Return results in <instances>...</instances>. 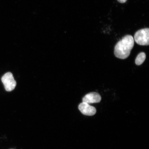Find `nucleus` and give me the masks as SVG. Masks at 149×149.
Here are the masks:
<instances>
[{
	"label": "nucleus",
	"instance_id": "423d86ee",
	"mask_svg": "<svg viewBox=\"0 0 149 149\" xmlns=\"http://www.w3.org/2000/svg\"><path fill=\"white\" fill-rule=\"evenodd\" d=\"M146 58V54L144 52H141L137 56L135 59V64L137 65H140L144 62Z\"/></svg>",
	"mask_w": 149,
	"mask_h": 149
},
{
	"label": "nucleus",
	"instance_id": "7ed1b4c3",
	"mask_svg": "<svg viewBox=\"0 0 149 149\" xmlns=\"http://www.w3.org/2000/svg\"><path fill=\"white\" fill-rule=\"evenodd\" d=\"M1 81L4 85L5 90L7 92L13 90L16 86V81L13 74L10 72H9L5 74L2 77Z\"/></svg>",
	"mask_w": 149,
	"mask_h": 149
},
{
	"label": "nucleus",
	"instance_id": "6e6552de",
	"mask_svg": "<svg viewBox=\"0 0 149 149\" xmlns=\"http://www.w3.org/2000/svg\"></svg>",
	"mask_w": 149,
	"mask_h": 149
},
{
	"label": "nucleus",
	"instance_id": "f257e3e1",
	"mask_svg": "<svg viewBox=\"0 0 149 149\" xmlns=\"http://www.w3.org/2000/svg\"><path fill=\"white\" fill-rule=\"evenodd\" d=\"M134 40L133 36L126 35L117 42L114 48L115 56L121 59H125L129 56L134 46Z\"/></svg>",
	"mask_w": 149,
	"mask_h": 149
},
{
	"label": "nucleus",
	"instance_id": "20e7f679",
	"mask_svg": "<svg viewBox=\"0 0 149 149\" xmlns=\"http://www.w3.org/2000/svg\"><path fill=\"white\" fill-rule=\"evenodd\" d=\"M79 109L82 114L86 116H93L96 112L95 108L84 102H81L79 104Z\"/></svg>",
	"mask_w": 149,
	"mask_h": 149
},
{
	"label": "nucleus",
	"instance_id": "39448f33",
	"mask_svg": "<svg viewBox=\"0 0 149 149\" xmlns=\"http://www.w3.org/2000/svg\"><path fill=\"white\" fill-rule=\"evenodd\" d=\"M102 98L98 93L91 92L87 94L83 98V102L88 104L98 103L101 101Z\"/></svg>",
	"mask_w": 149,
	"mask_h": 149
},
{
	"label": "nucleus",
	"instance_id": "0eeeda50",
	"mask_svg": "<svg viewBox=\"0 0 149 149\" xmlns=\"http://www.w3.org/2000/svg\"><path fill=\"white\" fill-rule=\"evenodd\" d=\"M127 0H117L118 2L120 3H123L126 2Z\"/></svg>",
	"mask_w": 149,
	"mask_h": 149
},
{
	"label": "nucleus",
	"instance_id": "f03ea898",
	"mask_svg": "<svg viewBox=\"0 0 149 149\" xmlns=\"http://www.w3.org/2000/svg\"><path fill=\"white\" fill-rule=\"evenodd\" d=\"M134 38L136 43L140 45H149V28L141 29L136 31L134 35Z\"/></svg>",
	"mask_w": 149,
	"mask_h": 149
}]
</instances>
